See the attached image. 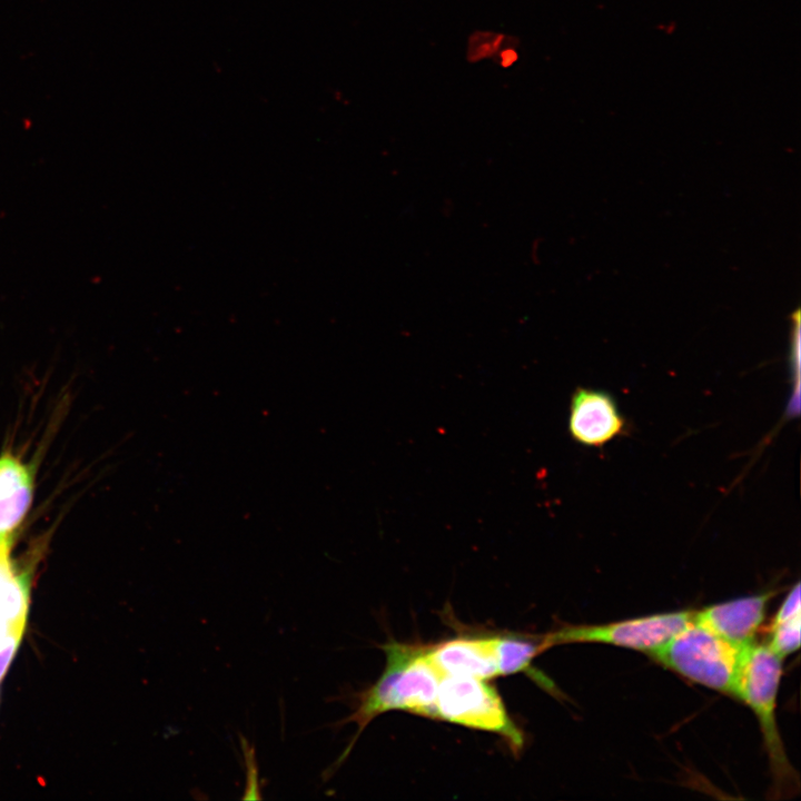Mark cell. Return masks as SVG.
<instances>
[{
  "instance_id": "5bb4252c",
  "label": "cell",
  "mask_w": 801,
  "mask_h": 801,
  "mask_svg": "<svg viewBox=\"0 0 801 801\" xmlns=\"http://www.w3.org/2000/svg\"><path fill=\"white\" fill-rule=\"evenodd\" d=\"M23 631L14 630L0 641V681L17 652Z\"/></svg>"
},
{
  "instance_id": "30bf717a",
  "label": "cell",
  "mask_w": 801,
  "mask_h": 801,
  "mask_svg": "<svg viewBox=\"0 0 801 801\" xmlns=\"http://www.w3.org/2000/svg\"><path fill=\"white\" fill-rule=\"evenodd\" d=\"M9 537L0 543V641L14 630H24L28 583L9 560Z\"/></svg>"
},
{
  "instance_id": "2e32d148",
  "label": "cell",
  "mask_w": 801,
  "mask_h": 801,
  "mask_svg": "<svg viewBox=\"0 0 801 801\" xmlns=\"http://www.w3.org/2000/svg\"><path fill=\"white\" fill-rule=\"evenodd\" d=\"M7 537H9V536H0V543Z\"/></svg>"
},
{
  "instance_id": "7c38bea8",
  "label": "cell",
  "mask_w": 801,
  "mask_h": 801,
  "mask_svg": "<svg viewBox=\"0 0 801 801\" xmlns=\"http://www.w3.org/2000/svg\"><path fill=\"white\" fill-rule=\"evenodd\" d=\"M801 614L784 622L772 624L768 647L781 660L800 647Z\"/></svg>"
},
{
  "instance_id": "5b68a950",
  "label": "cell",
  "mask_w": 801,
  "mask_h": 801,
  "mask_svg": "<svg viewBox=\"0 0 801 801\" xmlns=\"http://www.w3.org/2000/svg\"><path fill=\"white\" fill-rule=\"evenodd\" d=\"M694 611H675L627 619L605 624L571 625L542 637L546 649L566 643H602L646 652L664 646L688 627Z\"/></svg>"
},
{
  "instance_id": "8fae6325",
  "label": "cell",
  "mask_w": 801,
  "mask_h": 801,
  "mask_svg": "<svg viewBox=\"0 0 801 801\" xmlns=\"http://www.w3.org/2000/svg\"><path fill=\"white\" fill-rule=\"evenodd\" d=\"M496 649L501 676L526 672L535 681L540 682L543 688L551 691L554 689L552 681L543 674L536 673L531 665V661L546 650L542 639L535 641L517 636H496Z\"/></svg>"
},
{
  "instance_id": "277c9868",
  "label": "cell",
  "mask_w": 801,
  "mask_h": 801,
  "mask_svg": "<svg viewBox=\"0 0 801 801\" xmlns=\"http://www.w3.org/2000/svg\"><path fill=\"white\" fill-rule=\"evenodd\" d=\"M436 719L493 732L517 753L524 745L521 731L510 719L497 691L486 680L444 674L436 695Z\"/></svg>"
},
{
  "instance_id": "ba28073f",
  "label": "cell",
  "mask_w": 801,
  "mask_h": 801,
  "mask_svg": "<svg viewBox=\"0 0 801 801\" xmlns=\"http://www.w3.org/2000/svg\"><path fill=\"white\" fill-rule=\"evenodd\" d=\"M429 655L443 674L481 680L500 675L496 636L448 640L429 646Z\"/></svg>"
},
{
  "instance_id": "52a82bcc",
  "label": "cell",
  "mask_w": 801,
  "mask_h": 801,
  "mask_svg": "<svg viewBox=\"0 0 801 801\" xmlns=\"http://www.w3.org/2000/svg\"><path fill=\"white\" fill-rule=\"evenodd\" d=\"M773 594L768 592L710 605L694 611L693 622L736 646L746 647L753 644Z\"/></svg>"
},
{
  "instance_id": "9c48e42d",
  "label": "cell",
  "mask_w": 801,
  "mask_h": 801,
  "mask_svg": "<svg viewBox=\"0 0 801 801\" xmlns=\"http://www.w3.org/2000/svg\"><path fill=\"white\" fill-rule=\"evenodd\" d=\"M32 500V479L26 465L10 454L0 457V536L21 523Z\"/></svg>"
},
{
  "instance_id": "7a4b0ae2",
  "label": "cell",
  "mask_w": 801,
  "mask_h": 801,
  "mask_svg": "<svg viewBox=\"0 0 801 801\" xmlns=\"http://www.w3.org/2000/svg\"><path fill=\"white\" fill-rule=\"evenodd\" d=\"M781 675L782 660L767 644L753 643L744 652L735 690V696L758 718L770 762L773 799L791 798L800 790L799 774L788 759L775 720Z\"/></svg>"
},
{
  "instance_id": "8992f818",
  "label": "cell",
  "mask_w": 801,
  "mask_h": 801,
  "mask_svg": "<svg viewBox=\"0 0 801 801\" xmlns=\"http://www.w3.org/2000/svg\"><path fill=\"white\" fill-rule=\"evenodd\" d=\"M624 419L606 392L578 387L570 405L568 432L585 446H602L623 432Z\"/></svg>"
},
{
  "instance_id": "4fadbf2b",
  "label": "cell",
  "mask_w": 801,
  "mask_h": 801,
  "mask_svg": "<svg viewBox=\"0 0 801 801\" xmlns=\"http://www.w3.org/2000/svg\"><path fill=\"white\" fill-rule=\"evenodd\" d=\"M240 748L245 760L246 768V785L243 799H261L259 779H258V763L256 759L255 748L249 741L240 734Z\"/></svg>"
},
{
  "instance_id": "6da1fadb",
  "label": "cell",
  "mask_w": 801,
  "mask_h": 801,
  "mask_svg": "<svg viewBox=\"0 0 801 801\" xmlns=\"http://www.w3.org/2000/svg\"><path fill=\"white\" fill-rule=\"evenodd\" d=\"M386 666L375 684L355 695L353 712L334 726L355 723L357 732L340 756L323 773L329 779L346 760L356 740L379 714L400 710L436 719V695L443 672L429 655V646L395 641L382 646Z\"/></svg>"
},
{
  "instance_id": "9a60e30c",
  "label": "cell",
  "mask_w": 801,
  "mask_h": 801,
  "mask_svg": "<svg viewBox=\"0 0 801 801\" xmlns=\"http://www.w3.org/2000/svg\"><path fill=\"white\" fill-rule=\"evenodd\" d=\"M800 583L788 593L779 607L772 624H778L801 614Z\"/></svg>"
},
{
  "instance_id": "3957f363",
  "label": "cell",
  "mask_w": 801,
  "mask_h": 801,
  "mask_svg": "<svg viewBox=\"0 0 801 801\" xmlns=\"http://www.w3.org/2000/svg\"><path fill=\"white\" fill-rule=\"evenodd\" d=\"M746 647L692 622L651 656L695 683L735 696Z\"/></svg>"
}]
</instances>
